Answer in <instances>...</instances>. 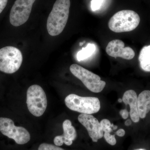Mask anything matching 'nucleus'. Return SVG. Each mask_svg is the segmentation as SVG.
<instances>
[{
    "instance_id": "nucleus-22",
    "label": "nucleus",
    "mask_w": 150,
    "mask_h": 150,
    "mask_svg": "<svg viewBox=\"0 0 150 150\" xmlns=\"http://www.w3.org/2000/svg\"><path fill=\"white\" fill-rule=\"evenodd\" d=\"M116 135L119 137H123L125 135V131L124 129H120L116 132Z\"/></svg>"
},
{
    "instance_id": "nucleus-1",
    "label": "nucleus",
    "mask_w": 150,
    "mask_h": 150,
    "mask_svg": "<svg viewBox=\"0 0 150 150\" xmlns=\"http://www.w3.org/2000/svg\"><path fill=\"white\" fill-rule=\"evenodd\" d=\"M71 2L70 0H56L48 16L47 29L51 36L61 34L68 21Z\"/></svg>"
},
{
    "instance_id": "nucleus-16",
    "label": "nucleus",
    "mask_w": 150,
    "mask_h": 150,
    "mask_svg": "<svg viewBox=\"0 0 150 150\" xmlns=\"http://www.w3.org/2000/svg\"><path fill=\"white\" fill-rule=\"evenodd\" d=\"M112 129L110 127L106 129L103 131L104 132L103 137H104L105 139L108 144L112 146H114L116 144V140L115 139V135H111L110 134V132H112Z\"/></svg>"
},
{
    "instance_id": "nucleus-3",
    "label": "nucleus",
    "mask_w": 150,
    "mask_h": 150,
    "mask_svg": "<svg viewBox=\"0 0 150 150\" xmlns=\"http://www.w3.org/2000/svg\"><path fill=\"white\" fill-rule=\"evenodd\" d=\"M65 103L70 110L84 114L96 113L100 108V101L94 97H81L71 94L66 97Z\"/></svg>"
},
{
    "instance_id": "nucleus-21",
    "label": "nucleus",
    "mask_w": 150,
    "mask_h": 150,
    "mask_svg": "<svg viewBox=\"0 0 150 150\" xmlns=\"http://www.w3.org/2000/svg\"><path fill=\"white\" fill-rule=\"evenodd\" d=\"M120 114L122 116V118L124 119H127L129 117V113L128 111L126 109L122 110L120 111Z\"/></svg>"
},
{
    "instance_id": "nucleus-15",
    "label": "nucleus",
    "mask_w": 150,
    "mask_h": 150,
    "mask_svg": "<svg viewBox=\"0 0 150 150\" xmlns=\"http://www.w3.org/2000/svg\"><path fill=\"white\" fill-rule=\"evenodd\" d=\"M96 50L95 45L93 43H88L85 48H82L77 54V59L78 61L85 60L91 56Z\"/></svg>"
},
{
    "instance_id": "nucleus-19",
    "label": "nucleus",
    "mask_w": 150,
    "mask_h": 150,
    "mask_svg": "<svg viewBox=\"0 0 150 150\" xmlns=\"http://www.w3.org/2000/svg\"><path fill=\"white\" fill-rule=\"evenodd\" d=\"M100 124L103 131L111 127V124L110 121L107 119H103L101 120L100 122Z\"/></svg>"
},
{
    "instance_id": "nucleus-2",
    "label": "nucleus",
    "mask_w": 150,
    "mask_h": 150,
    "mask_svg": "<svg viewBox=\"0 0 150 150\" xmlns=\"http://www.w3.org/2000/svg\"><path fill=\"white\" fill-rule=\"evenodd\" d=\"M140 18L137 13L130 10H124L115 13L109 20L108 26L113 32H130L139 24Z\"/></svg>"
},
{
    "instance_id": "nucleus-6",
    "label": "nucleus",
    "mask_w": 150,
    "mask_h": 150,
    "mask_svg": "<svg viewBox=\"0 0 150 150\" xmlns=\"http://www.w3.org/2000/svg\"><path fill=\"white\" fill-rule=\"evenodd\" d=\"M70 70L75 77L82 82L87 88L93 92H100L105 87L106 83L101 80L99 76L79 65L73 64L70 67Z\"/></svg>"
},
{
    "instance_id": "nucleus-7",
    "label": "nucleus",
    "mask_w": 150,
    "mask_h": 150,
    "mask_svg": "<svg viewBox=\"0 0 150 150\" xmlns=\"http://www.w3.org/2000/svg\"><path fill=\"white\" fill-rule=\"evenodd\" d=\"M0 131L3 135L14 140L18 144H25L30 140L29 132L24 127L15 126L13 121L10 118H0Z\"/></svg>"
},
{
    "instance_id": "nucleus-9",
    "label": "nucleus",
    "mask_w": 150,
    "mask_h": 150,
    "mask_svg": "<svg viewBox=\"0 0 150 150\" xmlns=\"http://www.w3.org/2000/svg\"><path fill=\"white\" fill-rule=\"evenodd\" d=\"M78 120L87 129L93 142H98L103 137V131L100 123L93 115L81 113L78 116Z\"/></svg>"
},
{
    "instance_id": "nucleus-23",
    "label": "nucleus",
    "mask_w": 150,
    "mask_h": 150,
    "mask_svg": "<svg viewBox=\"0 0 150 150\" xmlns=\"http://www.w3.org/2000/svg\"><path fill=\"white\" fill-rule=\"evenodd\" d=\"M131 121L130 119H128V120H126V122H125V124L126 126H129L131 125Z\"/></svg>"
},
{
    "instance_id": "nucleus-20",
    "label": "nucleus",
    "mask_w": 150,
    "mask_h": 150,
    "mask_svg": "<svg viewBox=\"0 0 150 150\" xmlns=\"http://www.w3.org/2000/svg\"><path fill=\"white\" fill-rule=\"evenodd\" d=\"M8 3V0H0V13L5 8Z\"/></svg>"
},
{
    "instance_id": "nucleus-10",
    "label": "nucleus",
    "mask_w": 150,
    "mask_h": 150,
    "mask_svg": "<svg viewBox=\"0 0 150 150\" xmlns=\"http://www.w3.org/2000/svg\"><path fill=\"white\" fill-rule=\"evenodd\" d=\"M106 53L112 57H120L126 60H131L135 56V53L130 47H124V43L121 40L115 39L108 44L105 49Z\"/></svg>"
},
{
    "instance_id": "nucleus-13",
    "label": "nucleus",
    "mask_w": 150,
    "mask_h": 150,
    "mask_svg": "<svg viewBox=\"0 0 150 150\" xmlns=\"http://www.w3.org/2000/svg\"><path fill=\"white\" fill-rule=\"evenodd\" d=\"M63 129L64 134L62 136L64 144L67 146H71L73 141L76 138L77 133L76 129L72 126L71 121L68 119L63 122Z\"/></svg>"
},
{
    "instance_id": "nucleus-24",
    "label": "nucleus",
    "mask_w": 150,
    "mask_h": 150,
    "mask_svg": "<svg viewBox=\"0 0 150 150\" xmlns=\"http://www.w3.org/2000/svg\"><path fill=\"white\" fill-rule=\"evenodd\" d=\"M122 101H123V100H122V99H121V98H119V99L118 100V101L119 103H121L122 102Z\"/></svg>"
},
{
    "instance_id": "nucleus-8",
    "label": "nucleus",
    "mask_w": 150,
    "mask_h": 150,
    "mask_svg": "<svg viewBox=\"0 0 150 150\" xmlns=\"http://www.w3.org/2000/svg\"><path fill=\"white\" fill-rule=\"evenodd\" d=\"M35 0H16L10 13V22L14 26H20L29 18Z\"/></svg>"
},
{
    "instance_id": "nucleus-17",
    "label": "nucleus",
    "mask_w": 150,
    "mask_h": 150,
    "mask_svg": "<svg viewBox=\"0 0 150 150\" xmlns=\"http://www.w3.org/2000/svg\"><path fill=\"white\" fill-rule=\"evenodd\" d=\"M38 150H65L58 146L51 144L43 143L39 146Z\"/></svg>"
},
{
    "instance_id": "nucleus-4",
    "label": "nucleus",
    "mask_w": 150,
    "mask_h": 150,
    "mask_svg": "<svg viewBox=\"0 0 150 150\" xmlns=\"http://www.w3.org/2000/svg\"><path fill=\"white\" fill-rule=\"evenodd\" d=\"M23 62L21 51L13 46H6L0 49V71L12 74L18 71Z\"/></svg>"
},
{
    "instance_id": "nucleus-5",
    "label": "nucleus",
    "mask_w": 150,
    "mask_h": 150,
    "mask_svg": "<svg viewBox=\"0 0 150 150\" xmlns=\"http://www.w3.org/2000/svg\"><path fill=\"white\" fill-rule=\"evenodd\" d=\"M26 103L30 112L36 117L41 116L46 109L47 98L40 86L33 85L28 89Z\"/></svg>"
},
{
    "instance_id": "nucleus-12",
    "label": "nucleus",
    "mask_w": 150,
    "mask_h": 150,
    "mask_svg": "<svg viewBox=\"0 0 150 150\" xmlns=\"http://www.w3.org/2000/svg\"><path fill=\"white\" fill-rule=\"evenodd\" d=\"M137 108L140 118H144L150 111V91L145 90L137 98Z\"/></svg>"
},
{
    "instance_id": "nucleus-11",
    "label": "nucleus",
    "mask_w": 150,
    "mask_h": 150,
    "mask_svg": "<svg viewBox=\"0 0 150 150\" xmlns=\"http://www.w3.org/2000/svg\"><path fill=\"white\" fill-rule=\"evenodd\" d=\"M137 97L136 92L129 90L124 93L122 100L126 105L129 104L130 107V116L131 120L137 123L140 120L139 115L137 108Z\"/></svg>"
},
{
    "instance_id": "nucleus-14",
    "label": "nucleus",
    "mask_w": 150,
    "mask_h": 150,
    "mask_svg": "<svg viewBox=\"0 0 150 150\" xmlns=\"http://www.w3.org/2000/svg\"><path fill=\"white\" fill-rule=\"evenodd\" d=\"M139 62L141 69L146 72H150V45L144 46L140 52Z\"/></svg>"
},
{
    "instance_id": "nucleus-18",
    "label": "nucleus",
    "mask_w": 150,
    "mask_h": 150,
    "mask_svg": "<svg viewBox=\"0 0 150 150\" xmlns=\"http://www.w3.org/2000/svg\"><path fill=\"white\" fill-rule=\"evenodd\" d=\"M104 0H91V8L93 11L99 9L103 4Z\"/></svg>"
},
{
    "instance_id": "nucleus-25",
    "label": "nucleus",
    "mask_w": 150,
    "mask_h": 150,
    "mask_svg": "<svg viewBox=\"0 0 150 150\" xmlns=\"http://www.w3.org/2000/svg\"><path fill=\"white\" fill-rule=\"evenodd\" d=\"M135 150H146L144 149H136Z\"/></svg>"
}]
</instances>
